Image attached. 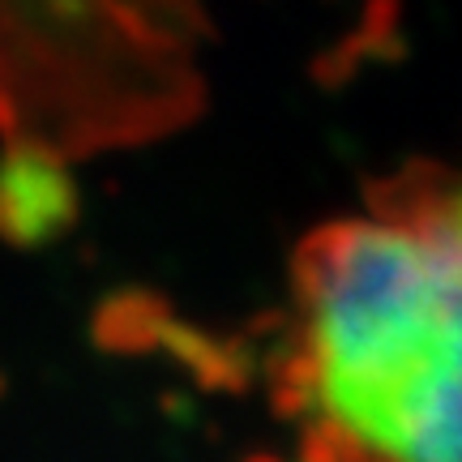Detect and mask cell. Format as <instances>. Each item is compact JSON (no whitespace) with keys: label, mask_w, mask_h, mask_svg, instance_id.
<instances>
[{"label":"cell","mask_w":462,"mask_h":462,"mask_svg":"<svg viewBox=\"0 0 462 462\" xmlns=\"http://www.w3.org/2000/svg\"><path fill=\"white\" fill-rule=\"evenodd\" d=\"M458 201L398 189L317 231L291 282L304 462H458Z\"/></svg>","instance_id":"obj_1"}]
</instances>
